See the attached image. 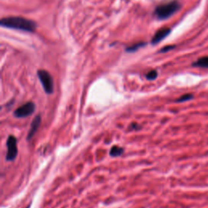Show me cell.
Segmentation results:
<instances>
[{"instance_id": "6da1fadb", "label": "cell", "mask_w": 208, "mask_h": 208, "mask_svg": "<svg viewBox=\"0 0 208 208\" xmlns=\"http://www.w3.org/2000/svg\"><path fill=\"white\" fill-rule=\"evenodd\" d=\"M0 25L3 27L8 29L22 30L25 32L33 33L36 29V24L33 20L19 16H11V17L3 18L1 20Z\"/></svg>"}, {"instance_id": "7a4b0ae2", "label": "cell", "mask_w": 208, "mask_h": 208, "mask_svg": "<svg viewBox=\"0 0 208 208\" xmlns=\"http://www.w3.org/2000/svg\"><path fill=\"white\" fill-rule=\"evenodd\" d=\"M181 7V5L178 2L173 1L169 3L161 5L158 7L155 11L156 17L159 20H165L172 16L174 13H176Z\"/></svg>"}, {"instance_id": "3957f363", "label": "cell", "mask_w": 208, "mask_h": 208, "mask_svg": "<svg viewBox=\"0 0 208 208\" xmlns=\"http://www.w3.org/2000/svg\"><path fill=\"white\" fill-rule=\"evenodd\" d=\"M38 76L45 92L48 94L54 92V82L49 72L45 70H39L38 72Z\"/></svg>"}, {"instance_id": "277c9868", "label": "cell", "mask_w": 208, "mask_h": 208, "mask_svg": "<svg viewBox=\"0 0 208 208\" xmlns=\"http://www.w3.org/2000/svg\"><path fill=\"white\" fill-rule=\"evenodd\" d=\"M35 109H36L35 104L32 102H29L18 107L14 111V116L17 118H25L27 116H31L35 111Z\"/></svg>"}, {"instance_id": "5b68a950", "label": "cell", "mask_w": 208, "mask_h": 208, "mask_svg": "<svg viewBox=\"0 0 208 208\" xmlns=\"http://www.w3.org/2000/svg\"><path fill=\"white\" fill-rule=\"evenodd\" d=\"M7 153L6 155V159L7 161L14 160L18 154L17 141L14 136H10L7 141Z\"/></svg>"}, {"instance_id": "8992f818", "label": "cell", "mask_w": 208, "mask_h": 208, "mask_svg": "<svg viewBox=\"0 0 208 208\" xmlns=\"http://www.w3.org/2000/svg\"><path fill=\"white\" fill-rule=\"evenodd\" d=\"M41 121H42L41 116H37L33 119V122L31 123V125H30V129H29V133H28V137H27L28 140H30L34 136L36 132L38 131L39 127H40Z\"/></svg>"}, {"instance_id": "52a82bcc", "label": "cell", "mask_w": 208, "mask_h": 208, "mask_svg": "<svg viewBox=\"0 0 208 208\" xmlns=\"http://www.w3.org/2000/svg\"><path fill=\"white\" fill-rule=\"evenodd\" d=\"M171 32V29L169 28H163V29H159V31H157L156 33L154 35L153 38L151 42L153 44L159 43V42H161L163 39H164Z\"/></svg>"}, {"instance_id": "ba28073f", "label": "cell", "mask_w": 208, "mask_h": 208, "mask_svg": "<svg viewBox=\"0 0 208 208\" xmlns=\"http://www.w3.org/2000/svg\"><path fill=\"white\" fill-rule=\"evenodd\" d=\"M193 66L208 68V56L202 57V58L199 59L198 61L194 62V64H193Z\"/></svg>"}, {"instance_id": "9c48e42d", "label": "cell", "mask_w": 208, "mask_h": 208, "mask_svg": "<svg viewBox=\"0 0 208 208\" xmlns=\"http://www.w3.org/2000/svg\"><path fill=\"white\" fill-rule=\"evenodd\" d=\"M124 152V149L120 146H114L110 150V155L112 156V157H118V156H120Z\"/></svg>"}, {"instance_id": "30bf717a", "label": "cell", "mask_w": 208, "mask_h": 208, "mask_svg": "<svg viewBox=\"0 0 208 208\" xmlns=\"http://www.w3.org/2000/svg\"><path fill=\"white\" fill-rule=\"evenodd\" d=\"M194 98V95L191 94H184L182 95L181 97H180L179 98H177L176 100V103H184V102L189 101L191 99Z\"/></svg>"}, {"instance_id": "8fae6325", "label": "cell", "mask_w": 208, "mask_h": 208, "mask_svg": "<svg viewBox=\"0 0 208 208\" xmlns=\"http://www.w3.org/2000/svg\"><path fill=\"white\" fill-rule=\"evenodd\" d=\"M157 76H158V73H157L155 70H152V71H150L146 74V78L148 80L152 81V80H155L157 77Z\"/></svg>"}, {"instance_id": "7c38bea8", "label": "cell", "mask_w": 208, "mask_h": 208, "mask_svg": "<svg viewBox=\"0 0 208 208\" xmlns=\"http://www.w3.org/2000/svg\"><path fill=\"white\" fill-rule=\"evenodd\" d=\"M143 45H145V43H138V44H135V45H133V46H130V47H129L127 49V51H136L137 50L139 49L140 47H142V46H143Z\"/></svg>"}, {"instance_id": "4fadbf2b", "label": "cell", "mask_w": 208, "mask_h": 208, "mask_svg": "<svg viewBox=\"0 0 208 208\" xmlns=\"http://www.w3.org/2000/svg\"><path fill=\"white\" fill-rule=\"evenodd\" d=\"M175 47V46H165L164 48H163L162 50H161V52H168V51H171V50H172Z\"/></svg>"}]
</instances>
